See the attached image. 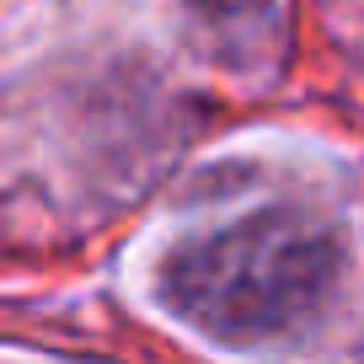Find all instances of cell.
<instances>
[{"label": "cell", "mask_w": 364, "mask_h": 364, "mask_svg": "<svg viewBox=\"0 0 364 364\" xmlns=\"http://www.w3.org/2000/svg\"><path fill=\"white\" fill-rule=\"evenodd\" d=\"M343 252L306 209H252L182 241L166 257L161 289L182 321L220 343H257L300 332L338 289Z\"/></svg>", "instance_id": "obj_1"}, {"label": "cell", "mask_w": 364, "mask_h": 364, "mask_svg": "<svg viewBox=\"0 0 364 364\" xmlns=\"http://www.w3.org/2000/svg\"><path fill=\"white\" fill-rule=\"evenodd\" d=\"M193 6H204V11H220V16H236V11H257L262 0H193Z\"/></svg>", "instance_id": "obj_2"}]
</instances>
